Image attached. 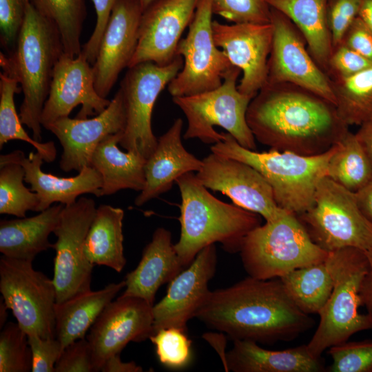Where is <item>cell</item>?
Here are the masks:
<instances>
[{
	"mask_svg": "<svg viewBox=\"0 0 372 372\" xmlns=\"http://www.w3.org/2000/svg\"><path fill=\"white\" fill-rule=\"evenodd\" d=\"M143 11L145 10L154 0H139Z\"/></svg>",
	"mask_w": 372,
	"mask_h": 372,
	"instance_id": "9f6ffc18",
	"label": "cell"
},
{
	"mask_svg": "<svg viewBox=\"0 0 372 372\" xmlns=\"http://www.w3.org/2000/svg\"><path fill=\"white\" fill-rule=\"evenodd\" d=\"M8 310V308L4 303V302H2V299H1V303H0V327L1 329L5 325V322L6 321V319L8 318V313L7 311Z\"/></svg>",
	"mask_w": 372,
	"mask_h": 372,
	"instance_id": "11a10c76",
	"label": "cell"
},
{
	"mask_svg": "<svg viewBox=\"0 0 372 372\" xmlns=\"http://www.w3.org/2000/svg\"><path fill=\"white\" fill-rule=\"evenodd\" d=\"M110 101L96 92L92 67L86 59L81 53L72 56L63 52L54 68L40 123L45 127L69 116L79 105H81V109L76 118H87L101 113Z\"/></svg>",
	"mask_w": 372,
	"mask_h": 372,
	"instance_id": "d6986e66",
	"label": "cell"
},
{
	"mask_svg": "<svg viewBox=\"0 0 372 372\" xmlns=\"http://www.w3.org/2000/svg\"><path fill=\"white\" fill-rule=\"evenodd\" d=\"M32 366L28 334L18 323L7 322L0 333V372H28Z\"/></svg>",
	"mask_w": 372,
	"mask_h": 372,
	"instance_id": "74e56055",
	"label": "cell"
},
{
	"mask_svg": "<svg viewBox=\"0 0 372 372\" xmlns=\"http://www.w3.org/2000/svg\"><path fill=\"white\" fill-rule=\"evenodd\" d=\"M224 133L225 138L211 147V152L240 161L256 169L271 186L281 209L299 216L311 207L337 143L328 151L312 156L273 149L258 152L241 146L231 134Z\"/></svg>",
	"mask_w": 372,
	"mask_h": 372,
	"instance_id": "5b68a950",
	"label": "cell"
},
{
	"mask_svg": "<svg viewBox=\"0 0 372 372\" xmlns=\"http://www.w3.org/2000/svg\"><path fill=\"white\" fill-rule=\"evenodd\" d=\"M29 2L30 0H0L1 45L8 51H12L16 45Z\"/></svg>",
	"mask_w": 372,
	"mask_h": 372,
	"instance_id": "b9f144b4",
	"label": "cell"
},
{
	"mask_svg": "<svg viewBox=\"0 0 372 372\" xmlns=\"http://www.w3.org/2000/svg\"><path fill=\"white\" fill-rule=\"evenodd\" d=\"M32 262L1 257V298L28 335L56 338L55 285L53 280L35 270Z\"/></svg>",
	"mask_w": 372,
	"mask_h": 372,
	"instance_id": "30bf717a",
	"label": "cell"
},
{
	"mask_svg": "<svg viewBox=\"0 0 372 372\" xmlns=\"http://www.w3.org/2000/svg\"><path fill=\"white\" fill-rule=\"evenodd\" d=\"M96 21L93 32L82 46L81 54L92 65L98 54L99 45L108 23L112 10L117 0H92Z\"/></svg>",
	"mask_w": 372,
	"mask_h": 372,
	"instance_id": "7dc6e473",
	"label": "cell"
},
{
	"mask_svg": "<svg viewBox=\"0 0 372 372\" xmlns=\"http://www.w3.org/2000/svg\"><path fill=\"white\" fill-rule=\"evenodd\" d=\"M329 372H372V340L344 342L329 349Z\"/></svg>",
	"mask_w": 372,
	"mask_h": 372,
	"instance_id": "ab89813d",
	"label": "cell"
},
{
	"mask_svg": "<svg viewBox=\"0 0 372 372\" xmlns=\"http://www.w3.org/2000/svg\"><path fill=\"white\" fill-rule=\"evenodd\" d=\"M372 66V62L343 43L333 49L329 63V79H347Z\"/></svg>",
	"mask_w": 372,
	"mask_h": 372,
	"instance_id": "7bdbcfd3",
	"label": "cell"
},
{
	"mask_svg": "<svg viewBox=\"0 0 372 372\" xmlns=\"http://www.w3.org/2000/svg\"><path fill=\"white\" fill-rule=\"evenodd\" d=\"M213 0H199L185 38L176 54L183 66L167 85L172 97L191 96L219 87L234 65L215 43L212 31Z\"/></svg>",
	"mask_w": 372,
	"mask_h": 372,
	"instance_id": "8fae6325",
	"label": "cell"
},
{
	"mask_svg": "<svg viewBox=\"0 0 372 372\" xmlns=\"http://www.w3.org/2000/svg\"><path fill=\"white\" fill-rule=\"evenodd\" d=\"M126 113L123 91L116 92L109 105L92 118H59L45 128L59 139L63 149L59 161L65 172H79L90 165L97 145L108 135L123 132Z\"/></svg>",
	"mask_w": 372,
	"mask_h": 372,
	"instance_id": "ffe728a7",
	"label": "cell"
},
{
	"mask_svg": "<svg viewBox=\"0 0 372 372\" xmlns=\"http://www.w3.org/2000/svg\"><path fill=\"white\" fill-rule=\"evenodd\" d=\"M199 0H154L141 15L138 44L128 68L143 62L163 66L178 56L181 36Z\"/></svg>",
	"mask_w": 372,
	"mask_h": 372,
	"instance_id": "e0dca14e",
	"label": "cell"
},
{
	"mask_svg": "<svg viewBox=\"0 0 372 372\" xmlns=\"http://www.w3.org/2000/svg\"><path fill=\"white\" fill-rule=\"evenodd\" d=\"M25 170L19 163L0 165V214L25 217L28 211H37V194L23 185Z\"/></svg>",
	"mask_w": 372,
	"mask_h": 372,
	"instance_id": "8d00e7d4",
	"label": "cell"
},
{
	"mask_svg": "<svg viewBox=\"0 0 372 372\" xmlns=\"http://www.w3.org/2000/svg\"><path fill=\"white\" fill-rule=\"evenodd\" d=\"M355 134L372 165V121L359 126Z\"/></svg>",
	"mask_w": 372,
	"mask_h": 372,
	"instance_id": "f5cc1de1",
	"label": "cell"
},
{
	"mask_svg": "<svg viewBox=\"0 0 372 372\" xmlns=\"http://www.w3.org/2000/svg\"><path fill=\"white\" fill-rule=\"evenodd\" d=\"M225 353V371L234 372L326 371L320 357L313 355L307 344L281 351L267 350L249 340H235Z\"/></svg>",
	"mask_w": 372,
	"mask_h": 372,
	"instance_id": "484cf974",
	"label": "cell"
},
{
	"mask_svg": "<svg viewBox=\"0 0 372 372\" xmlns=\"http://www.w3.org/2000/svg\"><path fill=\"white\" fill-rule=\"evenodd\" d=\"M369 260V271L363 280L360 296L362 305L366 309V314L369 316L372 329V249L365 251Z\"/></svg>",
	"mask_w": 372,
	"mask_h": 372,
	"instance_id": "681fc988",
	"label": "cell"
},
{
	"mask_svg": "<svg viewBox=\"0 0 372 372\" xmlns=\"http://www.w3.org/2000/svg\"><path fill=\"white\" fill-rule=\"evenodd\" d=\"M139 0H117L92 65L98 94L107 98L117 79L136 51L143 14Z\"/></svg>",
	"mask_w": 372,
	"mask_h": 372,
	"instance_id": "44dd1931",
	"label": "cell"
},
{
	"mask_svg": "<svg viewBox=\"0 0 372 372\" xmlns=\"http://www.w3.org/2000/svg\"><path fill=\"white\" fill-rule=\"evenodd\" d=\"M362 0H332L329 3L328 21L333 49L339 45L354 19L358 16Z\"/></svg>",
	"mask_w": 372,
	"mask_h": 372,
	"instance_id": "ee69618b",
	"label": "cell"
},
{
	"mask_svg": "<svg viewBox=\"0 0 372 372\" xmlns=\"http://www.w3.org/2000/svg\"><path fill=\"white\" fill-rule=\"evenodd\" d=\"M266 1L293 22L305 40L310 54L327 74L333 52L328 21L329 0Z\"/></svg>",
	"mask_w": 372,
	"mask_h": 372,
	"instance_id": "4316f807",
	"label": "cell"
},
{
	"mask_svg": "<svg viewBox=\"0 0 372 372\" xmlns=\"http://www.w3.org/2000/svg\"><path fill=\"white\" fill-rule=\"evenodd\" d=\"M185 267L172 242L171 232L158 227L144 247L137 267L126 274L125 289L121 297H137L152 306L161 285L170 282Z\"/></svg>",
	"mask_w": 372,
	"mask_h": 372,
	"instance_id": "d4e9b609",
	"label": "cell"
},
{
	"mask_svg": "<svg viewBox=\"0 0 372 372\" xmlns=\"http://www.w3.org/2000/svg\"><path fill=\"white\" fill-rule=\"evenodd\" d=\"M358 16L372 31V0H362Z\"/></svg>",
	"mask_w": 372,
	"mask_h": 372,
	"instance_id": "db71d44e",
	"label": "cell"
},
{
	"mask_svg": "<svg viewBox=\"0 0 372 372\" xmlns=\"http://www.w3.org/2000/svg\"><path fill=\"white\" fill-rule=\"evenodd\" d=\"M355 196L360 209L372 223V180L355 192Z\"/></svg>",
	"mask_w": 372,
	"mask_h": 372,
	"instance_id": "816d5d0a",
	"label": "cell"
},
{
	"mask_svg": "<svg viewBox=\"0 0 372 372\" xmlns=\"http://www.w3.org/2000/svg\"><path fill=\"white\" fill-rule=\"evenodd\" d=\"M246 117L260 143L306 156L328 151L349 131L333 103L288 83H266L251 99Z\"/></svg>",
	"mask_w": 372,
	"mask_h": 372,
	"instance_id": "6da1fadb",
	"label": "cell"
},
{
	"mask_svg": "<svg viewBox=\"0 0 372 372\" xmlns=\"http://www.w3.org/2000/svg\"><path fill=\"white\" fill-rule=\"evenodd\" d=\"M186 331L177 327L160 329L149 340L155 345L161 363L170 369L185 366L192 358V341Z\"/></svg>",
	"mask_w": 372,
	"mask_h": 372,
	"instance_id": "f35d334b",
	"label": "cell"
},
{
	"mask_svg": "<svg viewBox=\"0 0 372 372\" xmlns=\"http://www.w3.org/2000/svg\"><path fill=\"white\" fill-rule=\"evenodd\" d=\"M28 337L32 358V372H55L56 362L63 351L59 340L35 334Z\"/></svg>",
	"mask_w": 372,
	"mask_h": 372,
	"instance_id": "bcb514c9",
	"label": "cell"
},
{
	"mask_svg": "<svg viewBox=\"0 0 372 372\" xmlns=\"http://www.w3.org/2000/svg\"><path fill=\"white\" fill-rule=\"evenodd\" d=\"M152 307L142 298L130 296H119L105 307L86 336L94 372L101 371L105 361L120 354L129 342H143L154 335Z\"/></svg>",
	"mask_w": 372,
	"mask_h": 372,
	"instance_id": "2e32d148",
	"label": "cell"
},
{
	"mask_svg": "<svg viewBox=\"0 0 372 372\" xmlns=\"http://www.w3.org/2000/svg\"><path fill=\"white\" fill-rule=\"evenodd\" d=\"M125 287V280L104 288L78 293L55 304L56 338L63 350L70 343L85 338L99 315L116 294Z\"/></svg>",
	"mask_w": 372,
	"mask_h": 372,
	"instance_id": "f546056e",
	"label": "cell"
},
{
	"mask_svg": "<svg viewBox=\"0 0 372 372\" xmlns=\"http://www.w3.org/2000/svg\"><path fill=\"white\" fill-rule=\"evenodd\" d=\"M273 27L267 83H288L309 90L335 105L329 77L316 63L293 22L271 8Z\"/></svg>",
	"mask_w": 372,
	"mask_h": 372,
	"instance_id": "5bb4252c",
	"label": "cell"
},
{
	"mask_svg": "<svg viewBox=\"0 0 372 372\" xmlns=\"http://www.w3.org/2000/svg\"><path fill=\"white\" fill-rule=\"evenodd\" d=\"M239 253L249 276L261 280L280 278L298 268L324 262L329 254L312 240L298 216L285 209L276 219L251 230Z\"/></svg>",
	"mask_w": 372,
	"mask_h": 372,
	"instance_id": "52a82bcc",
	"label": "cell"
},
{
	"mask_svg": "<svg viewBox=\"0 0 372 372\" xmlns=\"http://www.w3.org/2000/svg\"><path fill=\"white\" fill-rule=\"evenodd\" d=\"M297 216L312 240L327 252L372 249V223L360 209L355 193L327 176L320 181L311 207Z\"/></svg>",
	"mask_w": 372,
	"mask_h": 372,
	"instance_id": "9c48e42d",
	"label": "cell"
},
{
	"mask_svg": "<svg viewBox=\"0 0 372 372\" xmlns=\"http://www.w3.org/2000/svg\"><path fill=\"white\" fill-rule=\"evenodd\" d=\"M63 205H52L32 217L1 220L0 251L7 257L32 261L52 248L48 240L59 222Z\"/></svg>",
	"mask_w": 372,
	"mask_h": 372,
	"instance_id": "83f0119b",
	"label": "cell"
},
{
	"mask_svg": "<svg viewBox=\"0 0 372 372\" xmlns=\"http://www.w3.org/2000/svg\"><path fill=\"white\" fill-rule=\"evenodd\" d=\"M339 116L349 127L372 121V66L347 79H330Z\"/></svg>",
	"mask_w": 372,
	"mask_h": 372,
	"instance_id": "836d02e7",
	"label": "cell"
},
{
	"mask_svg": "<svg viewBox=\"0 0 372 372\" xmlns=\"http://www.w3.org/2000/svg\"><path fill=\"white\" fill-rule=\"evenodd\" d=\"M61 35L56 24L28 3L16 45L9 56L0 53L5 72L17 79L23 93L19 117L41 142V114L48 99L54 68L63 54Z\"/></svg>",
	"mask_w": 372,
	"mask_h": 372,
	"instance_id": "277c9868",
	"label": "cell"
},
{
	"mask_svg": "<svg viewBox=\"0 0 372 372\" xmlns=\"http://www.w3.org/2000/svg\"><path fill=\"white\" fill-rule=\"evenodd\" d=\"M280 279L296 305L308 315L319 314L333 286L325 261L298 268Z\"/></svg>",
	"mask_w": 372,
	"mask_h": 372,
	"instance_id": "1f68e13d",
	"label": "cell"
},
{
	"mask_svg": "<svg viewBox=\"0 0 372 372\" xmlns=\"http://www.w3.org/2000/svg\"><path fill=\"white\" fill-rule=\"evenodd\" d=\"M124 211L109 205L96 207L84 245V253L94 265L108 267L120 273L126 264L123 251Z\"/></svg>",
	"mask_w": 372,
	"mask_h": 372,
	"instance_id": "4dcf8cb0",
	"label": "cell"
},
{
	"mask_svg": "<svg viewBox=\"0 0 372 372\" xmlns=\"http://www.w3.org/2000/svg\"><path fill=\"white\" fill-rule=\"evenodd\" d=\"M103 372H140L142 367L134 362H124L120 358V354L114 355L107 359L101 367Z\"/></svg>",
	"mask_w": 372,
	"mask_h": 372,
	"instance_id": "f907efd6",
	"label": "cell"
},
{
	"mask_svg": "<svg viewBox=\"0 0 372 372\" xmlns=\"http://www.w3.org/2000/svg\"><path fill=\"white\" fill-rule=\"evenodd\" d=\"M196 172L207 189L227 196L234 204L259 214L265 221L278 218L284 209L278 206L271 186L253 167L238 160L211 152Z\"/></svg>",
	"mask_w": 372,
	"mask_h": 372,
	"instance_id": "9a60e30c",
	"label": "cell"
},
{
	"mask_svg": "<svg viewBox=\"0 0 372 372\" xmlns=\"http://www.w3.org/2000/svg\"><path fill=\"white\" fill-rule=\"evenodd\" d=\"M217 264L214 244L203 249L186 269L168 286L166 295L152 307L154 335L160 329L177 327L187 331V323L209 291L208 283Z\"/></svg>",
	"mask_w": 372,
	"mask_h": 372,
	"instance_id": "7402d4cb",
	"label": "cell"
},
{
	"mask_svg": "<svg viewBox=\"0 0 372 372\" xmlns=\"http://www.w3.org/2000/svg\"><path fill=\"white\" fill-rule=\"evenodd\" d=\"M43 17L53 21L61 35L64 52L77 56L87 10L85 0H30Z\"/></svg>",
	"mask_w": 372,
	"mask_h": 372,
	"instance_id": "d590c367",
	"label": "cell"
},
{
	"mask_svg": "<svg viewBox=\"0 0 372 372\" xmlns=\"http://www.w3.org/2000/svg\"><path fill=\"white\" fill-rule=\"evenodd\" d=\"M43 158L37 151L30 152L26 158L21 150L0 156V165L9 163H19L25 170L24 181L39 196L37 211H42L54 203L67 205L74 203L85 194L101 196L102 178L91 165L85 166L72 177H59L45 173L41 166Z\"/></svg>",
	"mask_w": 372,
	"mask_h": 372,
	"instance_id": "603a6c76",
	"label": "cell"
},
{
	"mask_svg": "<svg viewBox=\"0 0 372 372\" xmlns=\"http://www.w3.org/2000/svg\"><path fill=\"white\" fill-rule=\"evenodd\" d=\"M123 132L106 136L96 147L90 161L102 178L101 196L122 189L141 192L145 185L146 158L118 146Z\"/></svg>",
	"mask_w": 372,
	"mask_h": 372,
	"instance_id": "f1b7e54d",
	"label": "cell"
},
{
	"mask_svg": "<svg viewBox=\"0 0 372 372\" xmlns=\"http://www.w3.org/2000/svg\"><path fill=\"white\" fill-rule=\"evenodd\" d=\"M17 79L5 72L0 74V149L12 140H20L32 145L42 156L43 161L51 163L56 156L53 141L38 142L31 138L22 126L15 103L14 94L21 92Z\"/></svg>",
	"mask_w": 372,
	"mask_h": 372,
	"instance_id": "e575fe53",
	"label": "cell"
},
{
	"mask_svg": "<svg viewBox=\"0 0 372 372\" xmlns=\"http://www.w3.org/2000/svg\"><path fill=\"white\" fill-rule=\"evenodd\" d=\"M183 66V59L178 55L166 65L143 62L128 68L120 85L126 123L119 144L126 151L139 154L146 159L154 152L158 143L152 127L154 104Z\"/></svg>",
	"mask_w": 372,
	"mask_h": 372,
	"instance_id": "7c38bea8",
	"label": "cell"
},
{
	"mask_svg": "<svg viewBox=\"0 0 372 372\" xmlns=\"http://www.w3.org/2000/svg\"><path fill=\"white\" fill-rule=\"evenodd\" d=\"M212 11L234 23L271 22V7L266 0H213Z\"/></svg>",
	"mask_w": 372,
	"mask_h": 372,
	"instance_id": "60d3db41",
	"label": "cell"
},
{
	"mask_svg": "<svg viewBox=\"0 0 372 372\" xmlns=\"http://www.w3.org/2000/svg\"><path fill=\"white\" fill-rule=\"evenodd\" d=\"M341 43L372 62V31L359 16L351 24Z\"/></svg>",
	"mask_w": 372,
	"mask_h": 372,
	"instance_id": "c3c4849f",
	"label": "cell"
},
{
	"mask_svg": "<svg viewBox=\"0 0 372 372\" xmlns=\"http://www.w3.org/2000/svg\"><path fill=\"white\" fill-rule=\"evenodd\" d=\"M96 210L94 199L86 197L63 205L53 231L56 237L52 244L56 303L91 290L94 265L85 255L84 245Z\"/></svg>",
	"mask_w": 372,
	"mask_h": 372,
	"instance_id": "4fadbf2b",
	"label": "cell"
},
{
	"mask_svg": "<svg viewBox=\"0 0 372 372\" xmlns=\"http://www.w3.org/2000/svg\"><path fill=\"white\" fill-rule=\"evenodd\" d=\"M176 183L181 204L180 235L174 248L184 267L208 245L220 242L227 252H239L247 235L261 225V216L235 204L214 196L194 172L179 177Z\"/></svg>",
	"mask_w": 372,
	"mask_h": 372,
	"instance_id": "3957f363",
	"label": "cell"
},
{
	"mask_svg": "<svg viewBox=\"0 0 372 372\" xmlns=\"http://www.w3.org/2000/svg\"><path fill=\"white\" fill-rule=\"evenodd\" d=\"M55 372H94L91 346L83 338L68 344L55 364Z\"/></svg>",
	"mask_w": 372,
	"mask_h": 372,
	"instance_id": "f6af8a7d",
	"label": "cell"
},
{
	"mask_svg": "<svg viewBox=\"0 0 372 372\" xmlns=\"http://www.w3.org/2000/svg\"><path fill=\"white\" fill-rule=\"evenodd\" d=\"M194 317L233 341L265 344L292 340L315 323L296 305L280 279L251 276L209 291Z\"/></svg>",
	"mask_w": 372,
	"mask_h": 372,
	"instance_id": "7a4b0ae2",
	"label": "cell"
},
{
	"mask_svg": "<svg viewBox=\"0 0 372 372\" xmlns=\"http://www.w3.org/2000/svg\"><path fill=\"white\" fill-rule=\"evenodd\" d=\"M325 262L333 278V289L307 344L317 357L332 346L347 341L354 333L371 329L367 314L359 312L362 285L369 267L366 251L355 247L340 249L329 252Z\"/></svg>",
	"mask_w": 372,
	"mask_h": 372,
	"instance_id": "8992f818",
	"label": "cell"
},
{
	"mask_svg": "<svg viewBox=\"0 0 372 372\" xmlns=\"http://www.w3.org/2000/svg\"><path fill=\"white\" fill-rule=\"evenodd\" d=\"M327 176L353 193L372 180V165L355 134L349 130L337 143Z\"/></svg>",
	"mask_w": 372,
	"mask_h": 372,
	"instance_id": "d6a6232c",
	"label": "cell"
},
{
	"mask_svg": "<svg viewBox=\"0 0 372 372\" xmlns=\"http://www.w3.org/2000/svg\"><path fill=\"white\" fill-rule=\"evenodd\" d=\"M241 70L231 67L222 84L211 90L172 100L187 120L185 139L198 138L204 143L215 144L225 138V133L214 129L219 126L231 134L242 147L256 149V138L247 121V111L254 97L241 93L237 81Z\"/></svg>",
	"mask_w": 372,
	"mask_h": 372,
	"instance_id": "ba28073f",
	"label": "cell"
},
{
	"mask_svg": "<svg viewBox=\"0 0 372 372\" xmlns=\"http://www.w3.org/2000/svg\"><path fill=\"white\" fill-rule=\"evenodd\" d=\"M183 121L176 118L168 130L158 138L156 147L146 159L145 185L134 204L141 206L168 192L173 183L185 174L198 172L203 161L183 146L181 133Z\"/></svg>",
	"mask_w": 372,
	"mask_h": 372,
	"instance_id": "cb8c5ba5",
	"label": "cell"
},
{
	"mask_svg": "<svg viewBox=\"0 0 372 372\" xmlns=\"http://www.w3.org/2000/svg\"><path fill=\"white\" fill-rule=\"evenodd\" d=\"M212 31L216 45L225 52L231 64L241 70L242 76L238 90L254 96L267 83L273 40L272 25H227L213 20Z\"/></svg>",
	"mask_w": 372,
	"mask_h": 372,
	"instance_id": "ac0fdd59",
	"label": "cell"
}]
</instances>
